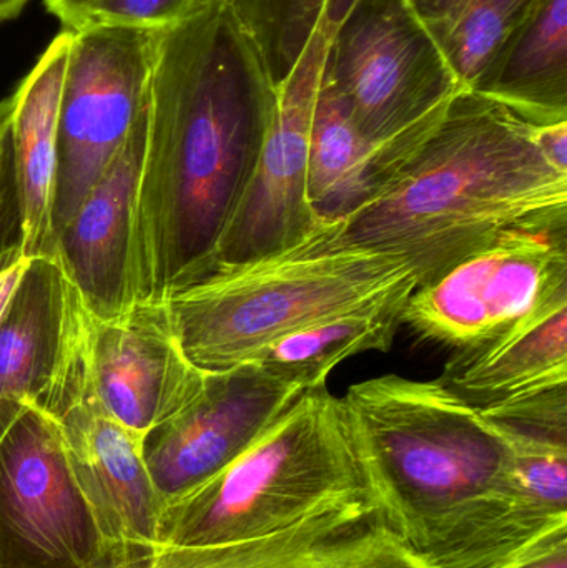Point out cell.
<instances>
[{
  "label": "cell",
  "mask_w": 567,
  "mask_h": 568,
  "mask_svg": "<svg viewBox=\"0 0 567 568\" xmlns=\"http://www.w3.org/2000/svg\"><path fill=\"white\" fill-rule=\"evenodd\" d=\"M19 242V212L10 163L9 135L0 142V250Z\"/></svg>",
  "instance_id": "26"
},
{
  "label": "cell",
  "mask_w": 567,
  "mask_h": 568,
  "mask_svg": "<svg viewBox=\"0 0 567 568\" xmlns=\"http://www.w3.org/2000/svg\"><path fill=\"white\" fill-rule=\"evenodd\" d=\"M368 504L428 568H492L567 516L518 493L505 437L439 379L386 374L345 394Z\"/></svg>",
  "instance_id": "2"
},
{
  "label": "cell",
  "mask_w": 567,
  "mask_h": 568,
  "mask_svg": "<svg viewBox=\"0 0 567 568\" xmlns=\"http://www.w3.org/2000/svg\"><path fill=\"white\" fill-rule=\"evenodd\" d=\"M462 90H475L533 0H408Z\"/></svg>",
  "instance_id": "21"
},
{
  "label": "cell",
  "mask_w": 567,
  "mask_h": 568,
  "mask_svg": "<svg viewBox=\"0 0 567 568\" xmlns=\"http://www.w3.org/2000/svg\"><path fill=\"white\" fill-rule=\"evenodd\" d=\"M438 119L395 142L375 145L355 129L332 90L320 80L306 189L313 213L335 222L375 202Z\"/></svg>",
  "instance_id": "17"
},
{
  "label": "cell",
  "mask_w": 567,
  "mask_h": 568,
  "mask_svg": "<svg viewBox=\"0 0 567 568\" xmlns=\"http://www.w3.org/2000/svg\"><path fill=\"white\" fill-rule=\"evenodd\" d=\"M343 220H320L288 248L222 265L162 297L190 363L220 373L273 341L416 282L402 256L350 245Z\"/></svg>",
  "instance_id": "4"
},
{
  "label": "cell",
  "mask_w": 567,
  "mask_h": 568,
  "mask_svg": "<svg viewBox=\"0 0 567 568\" xmlns=\"http://www.w3.org/2000/svg\"><path fill=\"white\" fill-rule=\"evenodd\" d=\"M332 36V30H320L292 75L276 90L275 115L259 165L220 242L213 268L288 248L320 222L306 195L310 135Z\"/></svg>",
  "instance_id": "12"
},
{
  "label": "cell",
  "mask_w": 567,
  "mask_h": 568,
  "mask_svg": "<svg viewBox=\"0 0 567 568\" xmlns=\"http://www.w3.org/2000/svg\"><path fill=\"white\" fill-rule=\"evenodd\" d=\"M199 2L200 0H95L87 10L83 23H117L159 30L179 22Z\"/></svg>",
  "instance_id": "24"
},
{
  "label": "cell",
  "mask_w": 567,
  "mask_h": 568,
  "mask_svg": "<svg viewBox=\"0 0 567 568\" xmlns=\"http://www.w3.org/2000/svg\"><path fill=\"white\" fill-rule=\"evenodd\" d=\"M567 300V232H513L409 294L402 324L452 353L502 337Z\"/></svg>",
  "instance_id": "8"
},
{
  "label": "cell",
  "mask_w": 567,
  "mask_h": 568,
  "mask_svg": "<svg viewBox=\"0 0 567 568\" xmlns=\"http://www.w3.org/2000/svg\"><path fill=\"white\" fill-rule=\"evenodd\" d=\"M50 13L57 17L65 29H77L85 22L87 10L95 0H43Z\"/></svg>",
  "instance_id": "29"
},
{
  "label": "cell",
  "mask_w": 567,
  "mask_h": 568,
  "mask_svg": "<svg viewBox=\"0 0 567 568\" xmlns=\"http://www.w3.org/2000/svg\"><path fill=\"white\" fill-rule=\"evenodd\" d=\"M30 258L23 255L20 243H12L0 250V321L9 307L10 300L26 273Z\"/></svg>",
  "instance_id": "27"
},
{
  "label": "cell",
  "mask_w": 567,
  "mask_h": 568,
  "mask_svg": "<svg viewBox=\"0 0 567 568\" xmlns=\"http://www.w3.org/2000/svg\"><path fill=\"white\" fill-rule=\"evenodd\" d=\"M322 80L375 145L428 125L462 90L408 0H355L326 47Z\"/></svg>",
  "instance_id": "6"
},
{
  "label": "cell",
  "mask_w": 567,
  "mask_h": 568,
  "mask_svg": "<svg viewBox=\"0 0 567 568\" xmlns=\"http://www.w3.org/2000/svg\"><path fill=\"white\" fill-rule=\"evenodd\" d=\"M145 132L146 105L122 149L57 236L55 258L97 320L139 303L135 202Z\"/></svg>",
  "instance_id": "14"
},
{
  "label": "cell",
  "mask_w": 567,
  "mask_h": 568,
  "mask_svg": "<svg viewBox=\"0 0 567 568\" xmlns=\"http://www.w3.org/2000/svg\"><path fill=\"white\" fill-rule=\"evenodd\" d=\"M12 97H9V99L0 100V142H2V140L9 135L10 122H12Z\"/></svg>",
  "instance_id": "30"
},
{
  "label": "cell",
  "mask_w": 567,
  "mask_h": 568,
  "mask_svg": "<svg viewBox=\"0 0 567 568\" xmlns=\"http://www.w3.org/2000/svg\"><path fill=\"white\" fill-rule=\"evenodd\" d=\"M533 129L459 90L388 189L343 220V240L402 256L422 287L508 233L567 232V172Z\"/></svg>",
  "instance_id": "3"
},
{
  "label": "cell",
  "mask_w": 567,
  "mask_h": 568,
  "mask_svg": "<svg viewBox=\"0 0 567 568\" xmlns=\"http://www.w3.org/2000/svg\"><path fill=\"white\" fill-rule=\"evenodd\" d=\"M70 29H63L13 93L9 130L10 163L19 212V243L27 258L55 256L59 113L69 57Z\"/></svg>",
  "instance_id": "16"
},
{
  "label": "cell",
  "mask_w": 567,
  "mask_h": 568,
  "mask_svg": "<svg viewBox=\"0 0 567 568\" xmlns=\"http://www.w3.org/2000/svg\"><path fill=\"white\" fill-rule=\"evenodd\" d=\"M492 568H567V526L548 530Z\"/></svg>",
  "instance_id": "25"
},
{
  "label": "cell",
  "mask_w": 567,
  "mask_h": 568,
  "mask_svg": "<svg viewBox=\"0 0 567 568\" xmlns=\"http://www.w3.org/2000/svg\"><path fill=\"white\" fill-rule=\"evenodd\" d=\"M82 303L55 256L30 258L0 321V434L45 399Z\"/></svg>",
  "instance_id": "15"
},
{
  "label": "cell",
  "mask_w": 567,
  "mask_h": 568,
  "mask_svg": "<svg viewBox=\"0 0 567 568\" xmlns=\"http://www.w3.org/2000/svg\"><path fill=\"white\" fill-rule=\"evenodd\" d=\"M536 145L543 155L561 172H567V122L553 125H535L533 129Z\"/></svg>",
  "instance_id": "28"
},
{
  "label": "cell",
  "mask_w": 567,
  "mask_h": 568,
  "mask_svg": "<svg viewBox=\"0 0 567 568\" xmlns=\"http://www.w3.org/2000/svg\"><path fill=\"white\" fill-rule=\"evenodd\" d=\"M59 113L55 242L142 115L153 30L87 22L70 29Z\"/></svg>",
  "instance_id": "7"
},
{
  "label": "cell",
  "mask_w": 567,
  "mask_h": 568,
  "mask_svg": "<svg viewBox=\"0 0 567 568\" xmlns=\"http://www.w3.org/2000/svg\"><path fill=\"white\" fill-rule=\"evenodd\" d=\"M478 407L567 383V300L473 349L452 353L438 377Z\"/></svg>",
  "instance_id": "18"
},
{
  "label": "cell",
  "mask_w": 567,
  "mask_h": 568,
  "mask_svg": "<svg viewBox=\"0 0 567 568\" xmlns=\"http://www.w3.org/2000/svg\"><path fill=\"white\" fill-rule=\"evenodd\" d=\"M303 393L255 361L206 373L199 396L142 437L162 507L225 469Z\"/></svg>",
  "instance_id": "11"
},
{
  "label": "cell",
  "mask_w": 567,
  "mask_h": 568,
  "mask_svg": "<svg viewBox=\"0 0 567 568\" xmlns=\"http://www.w3.org/2000/svg\"><path fill=\"white\" fill-rule=\"evenodd\" d=\"M276 89L226 0L153 30L135 202L139 301L202 278L259 165Z\"/></svg>",
  "instance_id": "1"
},
{
  "label": "cell",
  "mask_w": 567,
  "mask_h": 568,
  "mask_svg": "<svg viewBox=\"0 0 567 568\" xmlns=\"http://www.w3.org/2000/svg\"><path fill=\"white\" fill-rule=\"evenodd\" d=\"M479 410L505 439L567 447V383L519 394Z\"/></svg>",
  "instance_id": "23"
},
{
  "label": "cell",
  "mask_w": 567,
  "mask_h": 568,
  "mask_svg": "<svg viewBox=\"0 0 567 568\" xmlns=\"http://www.w3.org/2000/svg\"><path fill=\"white\" fill-rule=\"evenodd\" d=\"M368 503L358 427L345 397L305 390L249 449L162 507L156 542L212 546L282 532Z\"/></svg>",
  "instance_id": "5"
},
{
  "label": "cell",
  "mask_w": 567,
  "mask_h": 568,
  "mask_svg": "<svg viewBox=\"0 0 567 568\" xmlns=\"http://www.w3.org/2000/svg\"><path fill=\"white\" fill-rule=\"evenodd\" d=\"M415 290L416 282L408 283L385 296L306 324L269 344L255 363L298 389L326 387L330 374L343 361L369 351H389Z\"/></svg>",
  "instance_id": "20"
},
{
  "label": "cell",
  "mask_w": 567,
  "mask_h": 568,
  "mask_svg": "<svg viewBox=\"0 0 567 568\" xmlns=\"http://www.w3.org/2000/svg\"><path fill=\"white\" fill-rule=\"evenodd\" d=\"M90 321L82 303L62 366L37 409L57 424L105 546L153 542L162 503L143 463L142 437L117 423L97 399L89 367Z\"/></svg>",
  "instance_id": "10"
},
{
  "label": "cell",
  "mask_w": 567,
  "mask_h": 568,
  "mask_svg": "<svg viewBox=\"0 0 567 568\" xmlns=\"http://www.w3.org/2000/svg\"><path fill=\"white\" fill-rule=\"evenodd\" d=\"M103 547L57 424L23 410L0 434V568H82Z\"/></svg>",
  "instance_id": "9"
},
{
  "label": "cell",
  "mask_w": 567,
  "mask_h": 568,
  "mask_svg": "<svg viewBox=\"0 0 567 568\" xmlns=\"http://www.w3.org/2000/svg\"><path fill=\"white\" fill-rule=\"evenodd\" d=\"M27 2L29 0H0V22L19 16Z\"/></svg>",
  "instance_id": "31"
},
{
  "label": "cell",
  "mask_w": 567,
  "mask_h": 568,
  "mask_svg": "<svg viewBox=\"0 0 567 568\" xmlns=\"http://www.w3.org/2000/svg\"><path fill=\"white\" fill-rule=\"evenodd\" d=\"M473 92L531 125L567 122V0H533Z\"/></svg>",
  "instance_id": "19"
},
{
  "label": "cell",
  "mask_w": 567,
  "mask_h": 568,
  "mask_svg": "<svg viewBox=\"0 0 567 568\" xmlns=\"http://www.w3.org/2000/svg\"><path fill=\"white\" fill-rule=\"evenodd\" d=\"M89 367L103 409L139 437L195 399L206 377L183 353L162 301L92 316Z\"/></svg>",
  "instance_id": "13"
},
{
  "label": "cell",
  "mask_w": 567,
  "mask_h": 568,
  "mask_svg": "<svg viewBox=\"0 0 567 568\" xmlns=\"http://www.w3.org/2000/svg\"><path fill=\"white\" fill-rule=\"evenodd\" d=\"M276 90L320 30L335 32L355 0H226Z\"/></svg>",
  "instance_id": "22"
}]
</instances>
